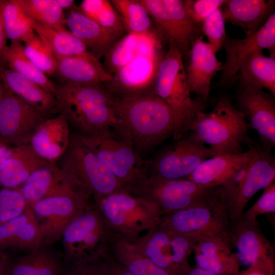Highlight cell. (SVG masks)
Wrapping results in <instances>:
<instances>
[{
	"label": "cell",
	"instance_id": "obj_1",
	"mask_svg": "<svg viewBox=\"0 0 275 275\" xmlns=\"http://www.w3.org/2000/svg\"><path fill=\"white\" fill-rule=\"evenodd\" d=\"M113 97L118 129L138 153L151 149L173 136V114L153 92Z\"/></svg>",
	"mask_w": 275,
	"mask_h": 275
},
{
	"label": "cell",
	"instance_id": "obj_2",
	"mask_svg": "<svg viewBox=\"0 0 275 275\" xmlns=\"http://www.w3.org/2000/svg\"><path fill=\"white\" fill-rule=\"evenodd\" d=\"M54 96L58 114L76 133L118 128L113 95L105 85L59 84Z\"/></svg>",
	"mask_w": 275,
	"mask_h": 275
},
{
	"label": "cell",
	"instance_id": "obj_3",
	"mask_svg": "<svg viewBox=\"0 0 275 275\" xmlns=\"http://www.w3.org/2000/svg\"><path fill=\"white\" fill-rule=\"evenodd\" d=\"M153 92L171 109L174 119V141L191 131L198 115L204 111L205 102L193 99L187 89L184 60L174 46L168 49L159 65Z\"/></svg>",
	"mask_w": 275,
	"mask_h": 275
},
{
	"label": "cell",
	"instance_id": "obj_4",
	"mask_svg": "<svg viewBox=\"0 0 275 275\" xmlns=\"http://www.w3.org/2000/svg\"><path fill=\"white\" fill-rule=\"evenodd\" d=\"M251 127L228 95L221 96L213 109L201 112L191 131L216 155L238 154L253 143Z\"/></svg>",
	"mask_w": 275,
	"mask_h": 275
},
{
	"label": "cell",
	"instance_id": "obj_5",
	"mask_svg": "<svg viewBox=\"0 0 275 275\" xmlns=\"http://www.w3.org/2000/svg\"><path fill=\"white\" fill-rule=\"evenodd\" d=\"M158 225L194 242L228 238L231 221L220 186L211 188L193 205L162 216Z\"/></svg>",
	"mask_w": 275,
	"mask_h": 275
},
{
	"label": "cell",
	"instance_id": "obj_6",
	"mask_svg": "<svg viewBox=\"0 0 275 275\" xmlns=\"http://www.w3.org/2000/svg\"><path fill=\"white\" fill-rule=\"evenodd\" d=\"M114 237L134 240L157 226L162 215L156 204L124 187L94 201Z\"/></svg>",
	"mask_w": 275,
	"mask_h": 275
},
{
	"label": "cell",
	"instance_id": "obj_7",
	"mask_svg": "<svg viewBox=\"0 0 275 275\" xmlns=\"http://www.w3.org/2000/svg\"><path fill=\"white\" fill-rule=\"evenodd\" d=\"M113 234L94 205L86 208L65 230L61 241L66 265L93 262L110 251Z\"/></svg>",
	"mask_w": 275,
	"mask_h": 275
},
{
	"label": "cell",
	"instance_id": "obj_8",
	"mask_svg": "<svg viewBox=\"0 0 275 275\" xmlns=\"http://www.w3.org/2000/svg\"><path fill=\"white\" fill-rule=\"evenodd\" d=\"M74 134L125 187L136 184L148 176L146 163L117 128L89 134Z\"/></svg>",
	"mask_w": 275,
	"mask_h": 275
},
{
	"label": "cell",
	"instance_id": "obj_9",
	"mask_svg": "<svg viewBox=\"0 0 275 275\" xmlns=\"http://www.w3.org/2000/svg\"><path fill=\"white\" fill-rule=\"evenodd\" d=\"M59 161L58 166L77 179L94 201L125 187L74 134Z\"/></svg>",
	"mask_w": 275,
	"mask_h": 275
},
{
	"label": "cell",
	"instance_id": "obj_10",
	"mask_svg": "<svg viewBox=\"0 0 275 275\" xmlns=\"http://www.w3.org/2000/svg\"><path fill=\"white\" fill-rule=\"evenodd\" d=\"M141 252L171 275H185L194 241L158 225L133 240Z\"/></svg>",
	"mask_w": 275,
	"mask_h": 275
},
{
	"label": "cell",
	"instance_id": "obj_11",
	"mask_svg": "<svg viewBox=\"0 0 275 275\" xmlns=\"http://www.w3.org/2000/svg\"><path fill=\"white\" fill-rule=\"evenodd\" d=\"M150 163L148 175L168 179H186L206 159L217 155L190 131L174 141Z\"/></svg>",
	"mask_w": 275,
	"mask_h": 275
},
{
	"label": "cell",
	"instance_id": "obj_12",
	"mask_svg": "<svg viewBox=\"0 0 275 275\" xmlns=\"http://www.w3.org/2000/svg\"><path fill=\"white\" fill-rule=\"evenodd\" d=\"M211 188L187 179H168L151 175L126 187L132 193L156 204L162 216L193 205Z\"/></svg>",
	"mask_w": 275,
	"mask_h": 275
},
{
	"label": "cell",
	"instance_id": "obj_13",
	"mask_svg": "<svg viewBox=\"0 0 275 275\" xmlns=\"http://www.w3.org/2000/svg\"><path fill=\"white\" fill-rule=\"evenodd\" d=\"M94 203L88 196H59L42 199L32 205L43 244L52 245L61 239L70 223Z\"/></svg>",
	"mask_w": 275,
	"mask_h": 275
},
{
	"label": "cell",
	"instance_id": "obj_14",
	"mask_svg": "<svg viewBox=\"0 0 275 275\" xmlns=\"http://www.w3.org/2000/svg\"><path fill=\"white\" fill-rule=\"evenodd\" d=\"M236 106L258 133L261 145L271 151L275 146V96L245 81H239Z\"/></svg>",
	"mask_w": 275,
	"mask_h": 275
},
{
	"label": "cell",
	"instance_id": "obj_15",
	"mask_svg": "<svg viewBox=\"0 0 275 275\" xmlns=\"http://www.w3.org/2000/svg\"><path fill=\"white\" fill-rule=\"evenodd\" d=\"M223 48L226 60L217 84L228 87L237 80L242 63L255 52L266 49L269 51V56L275 58V12L259 30L245 38L235 39L227 36Z\"/></svg>",
	"mask_w": 275,
	"mask_h": 275
},
{
	"label": "cell",
	"instance_id": "obj_16",
	"mask_svg": "<svg viewBox=\"0 0 275 275\" xmlns=\"http://www.w3.org/2000/svg\"><path fill=\"white\" fill-rule=\"evenodd\" d=\"M166 51L163 47L139 54L115 72L105 86L113 95L118 96L153 92L157 71Z\"/></svg>",
	"mask_w": 275,
	"mask_h": 275
},
{
	"label": "cell",
	"instance_id": "obj_17",
	"mask_svg": "<svg viewBox=\"0 0 275 275\" xmlns=\"http://www.w3.org/2000/svg\"><path fill=\"white\" fill-rule=\"evenodd\" d=\"M46 118L6 90L0 102V142L10 147L28 144L36 127Z\"/></svg>",
	"mask_w": 275,
	"mask_h": 275
},
{
	"label": "cell",
	"instance_id": "obj_18",
	"mask_svg": "<svg viewBox=\"0 0 275 275\" xmlns=\"http://www.w3.org/2000/svg\"><path fill=\"white\" fill-rule=\"evenodd\" d=\"M18 189L29 205L53 196H88L93 198L77 179L62 170L56 163L52 162L35 170Z\"/></svg>",
	"mask_w": 275,
	"mask_h": 275
},
{
	"label": "cell",
	"instance_id": "obj_19",
	"mask_svg": "<svg viewBox=\"0 0 275 275\" xmlns=\"http://www.w3.org/2000/svg\"><path fill=\"white\" fill-rule=\"evenodd\" d=\"M228 238L240 265L250 266L257 262L274 265V249L265 236L257 220L249 219L242 214L231 222Z\"/></svg>",
	"mask_w": 275,
	"mask_h": 275
},
{
	"label": "cell",
	"instance_id": "obj_20",
	"mask_svg": "<svg viewBox=\"0 0 275 275\" xmlns=\"http://www.w3.org/2000/svg\"><path fill=\"white\" fill-rule=\"evenodd\" d=\"M274 180V156L261 145L254 144V152L246 176L233 196L226 202L230 221L240 217L253 196Z\"/></svg>",
	"mask_w": 275,
	"mask_h": 275
},
{
	"label": "cell",
	"instance_id": "obj_21",
	"mask_svg": "<svg viewBox=\"0 0 275 275\" xmlns=\"http://www.w3.org/2000/svg\"><path fill=\"white\" fill-rule=\"evenodd\" d=\"M216 53L202 37L194 42L183 58L188 91L205 102L209 97L212 79L223 69V63L218 60Z\"/></svg>",
	"mask_w": 275,
	"mask_h": 275
},
{
	"label": "cell",
	"instance_id": "obj_22",
	"mask_svg": "<svg viewBox=\"0 0 275 275\" xmlns=\"http://www.w3.org/2000/svg\"><path fill=\"white\" fill-rule=\"evenodd\" d=\"M71 136L65 117L58 114L46 118L38 125L28 144L40 158L56 163L68 149Z\"/></svg>",
	"mask_w": 275,
	"mask_h": 275
},
{
	"label": "cell",
	"instance_id": "obj_23",
	"mask_svg": "<svg viewBox=\"0 0 275 275\" xmlns=\"http://www.w3.org/2000/svg\"><path fill=\"white\" fill-rule=\"evenodd\" d=\"M54 75L60 84L105 85L112 76L103 64L91 52L79 56L57 59Z\"/></svg>",
	"mask_w": 275,
	"mask_h": 275
},
{
	"label": "cell",
	"instance_id": "obj_24",
	"mask_svg": "<svg viewBox=\"0 0 275 275\" xmlns=\"http://www.w3.org/2000/svg\"><path fill=\"white\" fill-rule=\"evenodd\" d=\"M228 238H207L194 242L196 266L214 275H238L240 263Z\"/></svg>",
	"mask_w": 275,
	"mask_h": 275
},
{
	"label": "cell",
	"instance_id": "obj_25",
	"mask_svg": "<svg viewBox=\"0 0 275 275\" xmlns=\"http://www.w3.org/2000/svg\"><path fill=\"white\" fill-rule=\"evenodd\" d=\"M65 25L99 60L124 35L101 26L81 13L77 7L70 10L65 16Z\"/></svg>",
	"mask_w": 275,
	"mask_h": 275
},
{
	"label": "cell",
	"instance_id": "obj_26",
	"mask_svg": "<svg viewBox=\"0 0 275 275\" xmlns=\"http://www.w3.org/2000/svg\"><path fill=\"white\" fill-rule=\"evenodd\" d=\"M43 245L38 224L30 205L24 211L0 226V251L28 252Z\"/></svg>",
	"mask_w": 275,
	"mask_h": 275
},
{
	"label": "cell",
	"instance_id": "obj_27",
	"mask_svg": "<svg viewBox=\"0 0 275 275\" xmlns=\"http://www.w3.org/2000/svg\"><path fill=\"white\" fill-rule=\"evenodd\" d=\"M274 8V0H225L221 7L225 21L241 28L246 36L259 30Z\"/></svg>",
	"mask_w": 275,
	"mask_h": 275
},
{
	"label": "cell",
	"instance_id": "obj_28",
	"mask_svg": "<svg viewBox=\"0 0 275 275\" xmlns=\"http://www.w3.org/2000/svg\"><path fill=\"white\" fill-rule=\"evenodd\" d=\"M254 144L241 153L219 154L206 159L186 179L207 187L222 185L248 162L253 154Z\"/></svg>",
	"mask_w": 275,
	"mask_h": 275
},
{
	"label": "cell",
	"instance_id": "obj_29",
	"mask_svg": "<svg viewBox=\"0 0 275 275\" xmlns=\"http://www.w3.org/2000/svg\"><path fill=\"white\" fill-rule=\"evenodd\" d=\"M0 79L6 90L46 117L58 114L55 96L32 80L5 66L0 67Z\"/></svg>",
	"mask_w": 275,
	"mask_h": 275
},
{
	"label": "cell",
	"instance_id": "obj_30",
	"mask_svg": "<svg viewBox=\"0 0 275 275\" xmlns=\"http://www.w3.org/2000/svg\"><path fill=\"white\" fill-rule=\"evenodd\" d=\"M165 44L166 43L157 32L142 35L126 33L103 58L102 64L112 76L139 54L163 47Z\"/></svg>",
	"mask_w": 275,
	"mask_h": 275
},
{
	"label": "cell",
	"instance_id": "obj_31",
	"mask_svg": "<svg viewBox=\"0 0 275 275\" xmlns=\"http://www.w3.org/2000/svg\"><path fill=\"white\" fill-rule=\"evenodd\" d=\"M42 245L15 259L9 258L8 275H60L65 264L62 253Z\"/></svg>",
	"mask_w": 275,
	"mask_h": 275
},
{
	"label": "cell",
	"instance_id": "obj_32",
	"mask_svg": "<svg viewBox=\"0 0 275 275\" xmlns=\"http://www.w3.org/2000/svg\"><path fill=\"white\" fill-rule=\"evenodd\" d=\"M49 163L29 144L13 147L11 155L0 166V187L18 188L33 172Z\"/></svg>",
	"mask_w": 275,
	"mask_h": 275
},
{
	"label": "cell",
	"instance_id": "obj_33",
	"mask_svg": "<svg viewBox=\"0 0 275 275\" xmlns=\"http://www.w3.org/2000/svg\"><path fill=\"white\" fill-rule=\"evenodd\" d=\"M170 18L176 42L175 47L183 58L198 39L203 37L200 27L197 25L187 15L184 0H162Z\"/></svg>",
	"mask_w": 275,
	"mask_h": 275
},
{
	"label": "cell",
	"instance_id": "obj_34",
	"mask_svg": "<svg viewBox=\"0 0 275 275\" xmlns=\"http://www.w3.org/2000/svg\"><path fill=\"white\" fill-rule=\"evenodd\" d=\"M32 25L35 34L48 47L56 59L90 52L86 46L67 28L58 30L32 20Z\"/></svg>",
	"mask_w": 275,
	"mask_h": 275
},
{
	"label": "cell",
	"instance_id": "obj_35",
	"mask_svg": "<svg viewBox=\"0 0 275 275\" xmlns=\"http://www.w3.org/2000/svg\"><path fill=\"white\" fill-rule=\"evenodd\" d=\"M111 252L133 275H171L145 256L133 240L114 237Z\"/></svg>",
	"mask_w": 275,
	"mask_h": 275
},
{
	"label": "cell",
	"instance_id": "obj_36",
	"mask_svg": "<svg viewBox=\"0 0 275 275\" xmlns=\"http://www.w3.org/2000/svg\"><path fill=\"white\" fill-rule=\"evenodd\" d=\"M2 65L32 80L54 96L56 85L27 58L22 42L11 41L7 45L3 54Z\"/></svg>",
	"mask_w": 275,
	"mask_h": 275
},
{
	"label": "cell",
	"instance_id": "obj_37",
	"mask_svg": "<svg viewBox=\"0 0 275 275\" xmlns=\"http://www.w3.org/2000/svg\"><path fill=\"white\" fill-rule=\"evenodd\" d=\"M237 78L275 96V58L266 56L262 51L255 52L242 63Z\"/></svg>",
	"mask_w": 275,
	"mask_h": 275
},
{
	"label": "cell",
	"instance_id": "obj_38",
	"mask_svg": "<svg viewBox=\"0 0 275 275\" xmlns=\"http://www.w3.org/2000/svg\"><path fill=\"white\" fill-rule=\"evenodd\" d=\"M127 33L139 35L157 32L141 0H111Z\"/></svg>",
	"mask_w": 275,
	"mask_h": 275
},
{
	"label": "cell",
	"instance_id": "obj_39",
	"mask_svg": "<svg viewBox=\"0 0 275 275\" xmlns=\"http://www.w3.org/2000/svg\"><path fill=\"white\" fill-rule=\"evenodd\" d=\"M32 21L58 30L66 28L65 16L56 0H14Z\"/></svg>",
	"mask_w": 275,
	"mask_h": 275
},
{
	"label": "cell",
	"instance_id": "obj_40",
	"mask_svg": "<svg viewBox=\"0 0 275 275\" xmlns=\"http://www.w3.org/2000/svg\"><path fill=\"white\" fill-rule=\"evenodd\" d=\"M77 9L84 15L112 32L125 35V30L118 12L108 0H83Z\"/></svg>",
	"mask_w": 275,
	"mask_h": 275
},
{
	"label": "cell",
	"instance_id": "obj_41",
	"mask_svg": "<svg viewBox=\"0 0 275 275\" xmlns=\"http://www.w3.org/2000/svg\"><path fill=\"white\" fill-rule=\"evenodd\" d=\"M2 18L8 39L23 43L35 32L32 20L14 0H4Z\"/></svg>",
	"mask_w": 275,
	"mask_h": 275
},
{
	"label": "cell",
	"instance_id": "obj_42",
	"mask_svg": "<svg viewBox=\"0 0 275 275\" xmlns=\"http://www.w3.org/2000/svg\"><path fill=\"white\" fill-rule=\"evenodd\" d=\"M22 43L27 58L48 77L54 75L57 59L35 33Z\"/></svg>",
	"mask_w": 275,
	"mask_h": 275
},
{
	"label": "cell",
	"instance_id": "obj_43",
	"mask_svg": "<svg viewBox=\"0 0 275 275\" xmlns=\"http://www.w3.org/2000/svg\"><path fill=\"white\" fill-rule=\"evenodd\" d=\"M28 205L18 188L0 187V226L22 214Z\"/></svg>",
	"mask_w": 275,
	"mask_h": 275
},
{
	"label": "cell",
	"instance_id": "obj_44",
	"mask_svg": "<svg viewBox=\"0 0 275 275\" xmlns=\"http://www.w3.org/2000/svg\"><path fill=\"white\" fill-rule=\"evenodd\" d=\"M225 20L223 12L218 8L211 13L204 21L202 25V32L208 40L207 43L217 52L224 46L227 37Z\"/></svg>",
	"mask_w": 275,
	"mask_h": 275
},
{
	"label": "cell",
	"instance_id": "obj_45",
	"mask_svg": "<svg viewBox=\"0 0 275 275\" xmlns=\"http://www.w3.org/2000/svg\"><path fill=\"white\" fill-rule=\"evenodd\" d=\"M225 0H184L185 11L197 25L202 28L205 20L220 8Z\"/></svg>",
	"mask_w": 275,
	"mask_h": 275
},
{
	"label": "cell",
	"instance_id": "obj_46",
	"mask_svg": "<svg viewBox=\"0 0 275 275\" xmlns=\"http://www.w3.org/2000/svg\"><path fill=\"white\" fill-rule=\"evenodd\" d=\"M275 212V181L263 189L262 194L242 215L245 217L257 220L260 214Z\"/></svg>",
	"mask_w": 275,
	"mask_h": 275
},
{
	"label": "cell",
	"instance_id": "obj_47",
	"mask_svg": "<svg viewBox=\"0 0 275 275\" xmlns=\"http://www.w3.org/2000/svg\"><path fill=\"white\" fill-rule=\"evenodd\" d=\"M106 262L103 259L96 262L66 265L60 275H107Z\"/></svg>",
	"mask_w": 275,
	"mask_h": 275
},
{
	"label": "cell",
	"instance_id": "obj_48",
	"mask_svg": "<svg viewBox=\"0 0 275 275\" xmlns=\"http://www.w3.org/2000/svg\"><path fill=\"white\" fill-rule=\"evenodd\" d=\"M275 265L265 262H257L245 270L240 271L238 275H274Z\"/></svg>",
	"mask_w": 275,
	"mask_h": 275
},
{
	"label": "cell",
	"instance_id": "obj_49",
	"mask_svg": "<svg viewBox=\"0 0 275 275\" xmlns=\"http://www.w3.org/2000/svg\"><path fill=\"white\" fill-rule=\"evenodd\" d=\"M108 268L107 275H133L112 255L111 250L104 257Z\"/></svg>",
	"mask_w": 275,
	"mask_h": 275
},
{
	"label": "cell",
	"instance_id": "obj_50",
	"mask_svg": "<svg viewBox=\"0 0 275 275\" xmlns=\"http://www.w3.org/2000/svg\"><path fill=\"white\" fill-rule=\"evenodd\" d=\"M4 0H0V67L3 66L2 58L4 51L7 47V37L6 35L2 18V9Z\"/></svg>",
	"mask_w": 275,
	"mask_h": 275
},
{
	"label": "cell",
	"instance_id": "obj_51",
	"mask_svg": "<svg viewBox=\"0 0 275 275\" xmlns=\"http://www.w3.org/2000/svg\"><path fill=\"white\" fill-rule=\"evenodd\" d=\"M9 260L6 253L0 251V275H8Z\"/></svg>",
	"mask_w": 275,
	"mask_h": 275
},
{
	"label": "cell",
	"instance_id": "obj_52",
	"mask_svg": "<svg viewBox=\"0 0 275 275\" xmlns=\"http://www.w3.org/2000/svg\"><path fill=\"white\" fill-rule=\"evenodd\" d=\"M13 147L0 142V166L11 155Z\"/></svg>",
	"mask_w": 275,
	"mask_h": 275
},
{
	"label": "cell",
	"instance_id": "obj_53",
	"mask_svg": "<svg viewBox=\"0 0 275 275\" xmlns=\"http://www.w3.org/2000/svg\"><path fill=\"white\" fill-rule=\"evenodd\" d=\"M185 275H214L209 272H207L196 265L191 266L189 270L185 273Z\"/></svg>",
	"mask_w": 275,
	"mask_h": 275
},
{
	"label": "cell",
	"instance_id": "obj_54",
	"mask_svg": "<svg viewBox=\"0 0 275 275\" xmlns=\"http://www.w3.org/2000/svg\"><path fill=\"white\" fill-rule=\"evenodd\" d=\"M61 8L65 9H73L76 6L75 5V1L73 0H56Z\"/></svg>",
	"mask_w": 275,
	"mask_h": 275
},
{
	"label": "cell",
	"instance_id": "obj_55",
	"mask_svg": "<svg viewBox=\"0 0 275 275\" xmlns=\"http://www.w3.org/2000/svg\"><path fill=\"white\" fill-rule=\"evenodd\" d=\"M6 94V90L5 87L0 79V102L4 97Z\"/></svg>",
	"mask_w": 275,
	"mask_h": 275
}]
</instances>
